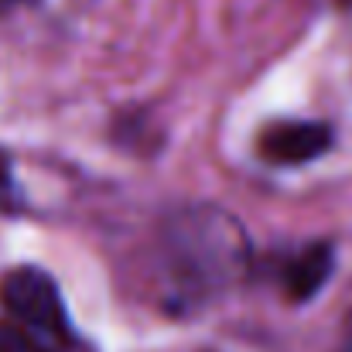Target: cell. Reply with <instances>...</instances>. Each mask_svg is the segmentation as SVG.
Returning <instances> with one entry per match:
<instances>
[{
	"instance_id": "277c9868",
	"label": "cell",
	"mask_w": 352,
	"mask_h": 352,
	"mask_svg": "<svg viewBox=\"0 0 352 352\" xmlns=\"http://www.w3.org/2000/svg\"><path fill=\"white\" fill-rule=\"evenodd\" d=\"M332 263H336L332 243H308V246L294 250V253L280 263V274H277L284 298L294 301V305L315 298V294L325 287V280H329V274H332Z\"/></svg>"
},
{
	"instance_id": "3957f363",
	"label": "cell",
	"mask_w": 352,
	"mask_h": 352,
	"mask_svg": "<svg viewBox=\"0 0 352 352\" xmlns=\"http://www.w3.org/2000/svg\"><path fill=\"white\" fill-rule=\"evenodd\" d=\"M332 147V126L315 120H280L260 133V154L270 164H308Z\"/></svg>"
},
{
	"instance_id": "6da1fadb",
	"label": "cell",
	"mask_w": 352,
	"mask_h": 352,
	"mask_svg": "<svg viewBox=\"0 0 352 352\" xmlns=\"http://www.w3.org/2000/svg\"><path fill=\"white\" fill-rule=\"evenodd\" d=\"M253 246L243 223L219 206H188L161 223L154 274L171 308H195L246 277Z\"/></svg>"
},
{
	"instance_id": "52a82bcc",
	"label": "cell",
	"mask_w": 352,
	"mask_h": 352,
	"mask_svg": "<svg viewBox=\"0 0 352 352\" xmlns=\"http://www.w3.org/2000/svg\"><path fill=\"white\" fill-rule=\"evenodd\" d=\"M325 3H352V0H325Z\"/></svg>"
},
{
	"instance_id": "8992f818",
	"label": "cell",
	"mask_w": 352,
	"mask_h": 352,
	"mask_svg": "<svg viewBox=\"0 0 352 352\" xmlns=\"http://www.w3.org/2000/svg\"><path fill=\"white\" fill-rule=\"evenodd\" d=\"M349 352H352V318H349Z\"/></svg>"
},
{
	"instance_id": "5b68a950",
	"label": "cell",
	"mask_w": 352,
	"mask_h": 352,
	"mask_svg": "<svg viewBox=\"0 0 352 352\" xmlns=\"http://www.w3.org/2000/svg\"><path fill=\"white\" fill-rule=\"evenodd\" d=\"M0 352H52L48 342H41L38 336L24 332L14 322H0Z\"/></svg>"
},
{
	"instance_id": "7a4b0ae2",
	"label": "cell",
	"mask_w": 352,
	"mask_h": 352,
	"mask_svg": "<svg viewBox=\"0 0 352 352\" xmlns=\"http://www.w3.org/2000/svg\"><path fill=\"white\" fill-rule=\"evenodd\" d=\"M0 305L7 315L41 342H72V325L65 315V301L52 274L38 267H14L0 280Z\"/></svg>"
}]
</instances>
